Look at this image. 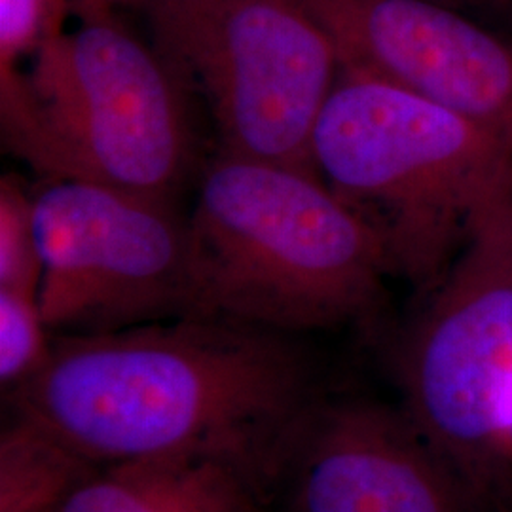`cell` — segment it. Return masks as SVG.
<instances>
[{
    "mask_svg": "<svg viewBox=\"0 0 512 512\" xmlns=\"http://www.w3.org/2000/svg\"><path fill=\"white\" fill-rule=\"evenodd\" d=\"M4 397L97 467L230 459L270 490L283 442L317 399L294 334L226 317L59 334L37 374Z\"/></svg>",
    "mask_w": 512,
    "mask_h": 512,
    "instance_id": "cell-1",
    "label": "cell"
},
{
    "mask_svg": "<svg viewBox=\"0 0 512 512\" xmlns=\"http://www.w3.org/2000/svg\"><path fill=\"white\" fill-rule=\"evenodd\" d=\"M200 315L285 334L370 319L391 275L319 173L217 152L188 215Z\"/></svg>",
    "mask_w": 512,
    "mask_h": 512,
    "instance_id": "cell-2",
    "label": "cell"
},
{
    "mask_svg": "<svg viewBox=\"0 0 512 512\" xmlns=\"http://www.w3.org/2000/svg\"><path fill=\"white\" fill-rule=\"evenodd\" d=\"M317 173L384 247L389 272L427 293L495 203L512 150L418 95L342 74L311 143Z\"/></svg>",
    "mask_w": 512,
    "mask_h": 512,
    "instance_id": "cell-3",
    "label": "cell"
},
{
    "mask_svg": "<svg viewBox=\"0 0 512 512\" xmlns=\"http://www.w3.org/2000/svg\"><path fill=\"white\" fill-rule=\"evenodd\" d=\"M148 38L211 114L217 152L317 173L334 44L304 0H141Z\"/></svg>",
    "mask_w": 512,
    "mask_h": 512,
    "instance_id": "cell-4",
    "label": "cell"
},
{
    "mask_svg": "<svg viewBox=\"0 0 512 512\" xmlns=\"http://www.w3.org/2000/svg\"><path fill=\"white\" fill-rule=\"evenodd\" d=\"M27 76L59 179L175 200L194 160L192 93L122 10L74 6Z\"/></svg>",
    "mask_w": 512,
    "mask_h": 512,
    "instance_id": "cell-5",
    "label": "cell"
},
{
    "mask_svg": "<svg viewBox=\"0 0 512 512\" xmlns=\"http://www.w3.org/2000/svg\"><path fill=\"white\" fill-rule=\"evenodd\" d=\"M425 296L399 357L404 412L476 505L495 503L512 446V194Z\"/></svg>",
    "mask_w": 512,
    "mask_h": 512,
    "instance_id": "cell-6",
    "label": "cell"
},
{
    "mask_svg": "<svg viewBox=\"0 0 512 512\" xmlns=\"http://www.w3.org/2000/svg\"><path fill=\"white\" fill-rule=\"evenodd\" d=\"M48 330L101 334L202 317L188 217L175 200L88 179L33 190Z\"/></svg>",
    "mask_w": 512,
    "mask_h": 512,
    "instance_id": "cell-7",
    "label": "cell"
},
{
    "mask_svg": "<svg viewBox=\"0 0 512 512\" xmlns=\"http://www.w3.org/2000/svg\"><path fill=\"white\" fill-rule=\"evenodd\" d=\"M340 73L418 95L512 150V38L437 0H304Z\"/></svg>",
    "mask_w": 512,
    "mask_h": 512,
    "instance_id": "cell-8",
    "label": "cell"
},
{
    "mask_svg": "<svg viewBox=\"0 0 512 512\" xmlns=\"http://www.w3.org/2000/svg\"><path fill=\"white\" fill-rule=\"evenodd\" d=\"M293 512H469L475 499L403 410L315 399L275 459Z\"/></svg>",
    "mask_w": 512,
    "mask_h": 512,
    "instance_id": "cell-9",
    "label": "cell"
},
{
    "mask_svg": "<svg viewBox=\"0 0 512 512\" xmlns=\"http://www.w3.org/2000/svg\"><path fill=\"white\" fill-rule=\"evenodd\" d=\"M272 497L241 463L183 456L97 467L59 512H274Z\"/></svg>",
    "mask_w": 512,
    "mask_h": 512,
    "instance_id": "cell-10",
    "label": "cell"
},
{
    "mask_svg": "<svg viewBox=\"0 0 512 512\" xmlns=\"http://www.w3.org/2000/svg\"><path fill=\"white\" fill-rule=\"evenodd\" d=\"M95 469L35 423L8 412L0 433V512H59Z\"/></svg>",
    "mask_w": 512,
    "mask_h": 512,
    "instance_id": "cell-11",
    "label": "cell"
},
{
    "mask_svg": "<svg viewBox=\"0 0 512 512\" xmlns=\"http://www.w3.org/2000/svg\"><path fill=\"white\" fill-rule=\"evenodd\" d=\"M42 256L35 228L33 190L4 175L0 179V291L37 294Z\"/></svg>",
    "mask_w": 512,
    "mask_h": 512,
    "instance_id": "cell-12",
    "label": "cell"
},
{
    "mask_svg": "<svg viewBox=\"0 0 512 512\" xmlns=\"http://www.w3.org/2000/svg\"><path fill=\"white\" fill-rule=\"evenodd\" d=\"M54 334L37 294L0 291V385L4 395L33 378L46 363Z\"/></svg>",
    "mask_w": 512,
    "mask_h": 512,
    "instance_id": "cell-13",
    "label": "cell"
},
{
    "mask_svg": "<svg viewBox=\"0 0 512 512\" xmlns=\"http://www.w3.org/2000/svg\"><path fill=\"white\" fill-rule=\"evenodd\" d=\"M73 0H0V65L23 67L40 48L65 33Z\"/></svg>",
    "mask_w": 512,
    "mask_h": 512,
    "instance_id": "cell-14",
    "label": "cell"
},
{
    "mask_svg": "<svg viewBox=\"0 0 512 512\" xmlns=\"http://www.w3.org/2000/svg\"><path fill=\"white\" fill-rule=\"evenodd\" d=\"M458 10H475L488 14H507L512 10V0H437Z\"/></svg>",
    "mask_w": 512,
    "mask_h": 512,
    "instance_id": "cell-15",
    "label": "cell"
},
{
    "mask_svg": "<svg viewBox=\"0 0 512 512\" xmlns=\"http://www.w3.org/2000/svg\"><path fill=\"white\" fill-rule=\"evenodd\" d=\"M141 0H73L74 6H88V4H97V6H110V8H137Z\"/></svg>",
    "mask_w": 512,
    "mask_h": 512,
    "instance_id": "cell-16",
    "label": "cell"
},
{
    "mask_svg": "<svg viewBox=\"0 0 512 512\" xmlns=\"http://www.w3.org/2000/svg\"><path fill=\"white\" fill-rule=\"evenodd\" d=\"M511 444H512V425H511Z\"/></svg>",
    "mask_w": 512,
    "mask_h": 512,
    "instance_id": "cell-17",
    "label": "cell"
}]
</instances>
